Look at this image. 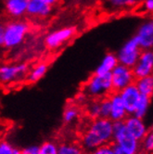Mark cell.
Masks as SVG:
<instances>
[{"label":"cell","instance_id":"6da1fadb","mask_svg":"<svg viewBox=\"0 0 153 154\" xmlns=\"http://www.w3.org/2000/svg\"><path fill=\"white\" fill-rule=\"evenodd\" d=\"M113 141V122L111 119L97 118L89 120L81 131L79 143L84 151L89 154L100 146L111 144Z\"/></svg>","mask_w":153,"mask_h":154},{"label":"cell","instance_id":"7a4b0ae2","mask_svg":"<svg viewBox=\"0 0 153 154\" xmlns=\"http://www.w3.org/2000/svg\"><path fill=\"white\" fill-rule=\"evenodd\" d=\"M30 26L23 20H12L0 28V44L7 49L21 45L29 32Z\"/></svg>","mask_w":153,"mask_h":154},{"label":"cell","instance_id":"3957f363","mask_svg":"<svg viewBox=\"0 0 153 154\" xmlns=\"http://www.w3.org/2000/svg\"><path fill=\"white\" fill-rule=\"evenodd\" d=\"M113 92L112 73L96 74L94 73L89 77L82 87V94L88 100L106 97Z\"/></svg>","mask_w":153,"mask_h":154},{"label":"cell","instance_id":"277c9868","mask_svg":"<svg viewBox=\"0 0 153 154\" xmlns=\"http://www.w3.org/2000/svg\"><path fill=\"white\" fill-rule=\"evenodd\" d=\"M112 143L123 147L129 152L136 154L141 150L140 141L135 138L127 130L124 122L113 123V141Z\"/></svg>","mask_w":153,"mask_h":154},{"label":"cell","instance_id":"5b68a950","mask_svg":"<svg viewBox=\"0 0 153 154\" xmlns=\"http://www.w3.org/2000/svg\"><path fill=\"white\" fill-rule=\"evenodd\" d=\"M141 52L142 49L139 47L136 39L132 37L122 46V48L117 52L116 56L120 64L133 69L139 60Z\"/></svg>","mask_w":153,"mask_h":154},{"label":"cell","instance_id":"8992f818","mask_svg":"<svg viewBox=\"0 0 153 154\" xmlns=\"http://www.w3.org/2000/svg\"><path fill=\"white\" fill-rule=\"evenodd\" d=\"M112 78L113 92H121L125 87L135 84L136 80L133 69L120 63L112 72Z\"/></svg>","mask_w":153,"mask_h":154},{"label":"cell","instance_id":"52a82bcc","mask_svg":"<svg viewBox=\"0 0 153 154\" xmlns=\"http://www.w3.org/2000/svg\"><path fill=\"white\" fill-rule=\"evenodd\" d=\"M28 74V66L25 63L5 64L0 68V80L5 85L18 82Z\"/></svg>","mask_w":153,"mask_h":154},{"label":"cell","instance_id":"ba28073f","mask_svg":"<svg viewBox=\"0 0 153 154\" xmlns=\"http://www.w3.org/2000/svg\"><path fill=\"white\" fill-rule=\"evenodd\" d=\"M75 34V29L73 27H64L56 30L47 35L45 38V44L49 49H58L62 47L65 43L71 40Z\"/></svg>","mask_w":153,"mask_h":154},{"label":"cell","instance_id":"9c48e42d","mask_svg":"<svg viewBox=\"0 0 153 154\" xmlns=\"http://www.w3.org/2000/svg\"><path fill=\"white\" fill-rule=\"evenodd\" d=\"M134 37L142 50L153 49V18L145 20L138 26Z\"/></svg>","mask_w":153,"mask_h":154},{"label":"cell","instance_id":"30bf717a","mask_svg":"<svg viewBox=\"0 0 153 154\" xmlns=\"http://www.w3.org/2000/svg\"><path fill=\"white\" fill-rule=\"evenodd\" d=\"M136 79L153 73V49L142 50L137 63L133 68Z\"/></svg>","mask_w":153,"mask_h":154},{"label":"cell","instance_id":"8fae6325","mask_svg":"<svg viewBox=\"0 0 153 154\" xmlns=\"http://www.w3.org/2000/svg\"><path fill=\"white\" fill-rule=\"evenodd\" d=\"M122 97L126 112L129 115H133L136 112V109L138 103V100L141 97V93L138 90L136 84H132L125 87L121 92H119Z\"/></svg>","mask_w":153,"mask_h":154},{"label":"cell","instance_id":"7c38bea8","mask_svg":"<svg viewBox=\"0 0 153 154\" xmlns=\"http://www.w3.org/2000/svg\"><path fill=\"white\" fill-rule=\"evenodd\" d=\"M124 125H125L127 130L130 132V134L139 141L143 139L144 137L149 131L148 126L144 123L143 119L138 118V117L135 116L134 114L128 115V117L124 121Z\"/></svg>","mask_w":153,"mask_h":154},{"label":"cell","instance_id":"4fadbf2b","mask_svg":"<svg viewBox=\"0 0 153 154\" xmlns=\"http://www.w3.org/2000/svg\"><path fill=\"white\" fill-rule=\"evenodd\" d=\"M52 7L53 6L46 3L43 0H31L26 14L32 19L44 20L51 15Z\"/></svg>","mask_w":153,"mask_h":154},{"label":"cell","instance_id":"5bb4252c","mask_svg":"<svg viewBox=\"0 0 153 154\" xmlns=\"http://www.w3.org/2000/svg\"><path fill=\"white\" fill-rule=\"evenodd\" d=\"M112 102V112L110 119L112 122H121L124 121L128 117V113L126 112V109L124 107V101L122 100V97L119 92H112L109 96Z\"/></svg>","mask_w":153,"mask_h":154},{"label":"cell","instance_id":"9a60e30c","mask_svg":"<svg viewBox=\"0 0 153 154\" xmlns=\"http://www.w3.org/2000/svg\"><path fill=\"white\" fill-rule=\"evenodd\" d=\"M31 0H5L6 13L14 20L20 19L27 13L28 5Z\"/></svg>","mask_w":153,"mask_h":154},{"label":"cell","instance_id":"2e32d148","mask_svg":"<svg viewBox=\"0 0 153 154\" xmlns=\"http://www.w3.org/2000/svg\"><path fill=\"white\" fill-rule=\"evenodd\" d=\"M119 64L118 58L113 53H108L103 57L100 63L98 64L94 73L96 74H107L112 73V72L115 69L116 66Z\"/></svg>","mask_w":153,"mask_h":154},{"label":"cell","instance_id":"e0dca14e","mask_svg":"<svg viewBox=\"0 0 153 154\" xmlns=\"http://www.w3.org/2000/svg\"><path fill=\"white\" fill-rule=\"evenodd\" d=\"M82 114V109L78 104L70 103L65 107L63 114H62V120L65 125H72L78 121Z\"/></svg>","mask_w":153,"mask_h":154},{"label":"cell","instance_id":"ac0fdd59","mask_svg":"<svg viewBox=\"0 0 153 154\" xmlns=\"http://www.w3.org/2000/svg\"><path fill=\"white\" fill-rule=\"evenodd\" d=\"M59 154H87L79 142L63 141L60 143Z\"/></svg>","mask_w":153,"mask_h":154},{"label":"cell","instance_id":"d6986e66","mask_svg":"<svg viewBox=\"0 0 153 154\" xmlns=\"http://www.w3.org/2000/svg\"><path fill=\"white\" fill-rule=\"evenodd\" d=\"M135 84L136 85L141 95L152 97L153 95V73L142 78L136 79Z\"/></svg>","mask_w":153,"mask_h":154},{"label":"cell","instance_id":"ffe728a7","mask_svg":"<svg viewBox=\"0 0 153 154\" xmlns=\"http://www.w3.org/2000/svg\"><path fill=\"white\" fill-rule=\"evenodd\" d=\"M47 64L46 63H39L35 65L34 68H32L27 74L26 77V81L29 84H35L38 82L40 79H42L44 76L46 75L47 72Z\"/></svg>","mask_w":153,"mask_h":154},{"label":"cell","instance_id":"44dd1931","mask_svg":"<svg viewBox=\"0 0 153 154\" xmlns=\"http://www.w3.org/2000/svg\"><path fill=\"white\" fill-rule=\"evenodd\" d=\"M84 113L91 120L100 118V100L94 98L86 101L84 105Z\"/></svg>","mask_w":153,"mask_h":154},{"label":"cell","instance_id":"7402d4cb","mask_svg":"<svg viewBox=\"0 0 153 154\" xmlns=\"http://www.w3.org/2000/svg\"><path fill=\"white\" fill-rule=\"evenodd\" d=\"M150 102H151V97H148V96H145V95H141L134 115L138 117V118L143 119L148 113Z\"/></svg>","mask_w":153,"mask_h":154},{"label":"cell","instance_id":"603a6c76","mask_svg":"<svg viewBox=\"0 0 153 154\" xmlns=\"http://www.w3.org/2000/svg\"><path fill=\"white\" fill-rule=\"evenodd\" d=\"M138 0H107V4L112 9L119 10L132 8L136 5Z\"/></svg>","mask_w":153,"mask_h":154},{"label":"cell","instance_id":"cb8c5ba5","mask_svg":"<svg viewBox=\"0 0 153 154\" xmlns=\"http://www.w3.org/2000/svg\"><path fill=\"white\" fill-rule=\"evenodd\" d=\"M60 143L55 140H47L39 146L40 154H59Z\"/></svg>","mask_w":153,"mask_h":154},{"label":"cell","instance_id":"d4e9b609","mask_svg":"<svg viewBox=\"0 0 153 154\" xmlns=\"http://www.w3.org/2000/svg\"><path fill=\"white\" fill-rule=\"evenodd\" d=\"M141 150L148 154H153V129L149 130L144 138L140 141Z\"/></svg>","mask_w":153,"mask_h":154},{"label":"cell","instance_id":"484cf974","mask_svg":"<svg viewBox=\"0 0 153 154\" xmlns=\"http://www.w3.org/2000/svg\"><path fill=\"white\" fill-rule=\"evenodd\" d=\"M111 112H112V102L109 96L100 98V118L110 119Z\"/></svg>","mask_w":153,"mask_h":154},{"label":"cell","instance_id":"4316f807","mask_svg":"<svg viewBox=\"0 0 153 154\" xmlns=\"http://www.w3.org/2000/svg\"><path fill=\"white\" fill-rule=\"evenodd\" d=\"M0 154H23L21 149L15 148L11 143L3 139L0 143Z\"/></svg>","mask_w":153,"mask_h":154},{"label":"cell","instance_id":"83f0119b","mask_svg":"<svg viewBox=\"0 0 153 154\" xmlns=\"http://www.w3.org/2000/svg\"><path fill=\"white\" fill-rule=\"evenodd\" d=\"M89 154H115V152L112 147V143H111V144L100 146L99 148L96 149Z\"/></svg>","mask_w":153,"mask_h":154},{"label":"cell","instance_id":"f1b7e54d","mask_svg":"<svg viewBox=\"0 0 153 154\" xmlns=\"http://www.w3.org/2000/svg\"><path fill=\"white\" fill-rule=\"evenodd\" d=\"M23 154H40V147L36 145L29 146L21 149Z\"/></svg>","mask_w":153,"mask_h":154},{"label":"cell","instance_id":"f546056e","mask_svg":"<svg viewBox=\"0 0 153 154\" xmlns=\"http://www.w3.org/2000/svg\"><path fill=\"white\" fill-rule=\"evenodd\" d=\"M112 147H113L115 154H133V153L129 152L128 150H126L125 149H124L123 147L115 144V143H112Z\"/></svg>","mask_w":153,"mask_h":154},{"label":"cell","instance_id":"4dcf8cb0","mask_svg":"<svg viewBox=\"0 0 153 154\" xmlns=\"http://www.w3.org/2000/svg\"><path fill=\"white\" fill-rule=\"evenodd\" d=\"M143 8L148 13H153V0H145Z\"/></svg>","mask_w":153,"mask_h":154},{"label":"cell","instance_id":"1f68e13d","mask_svg":"<svg viewBox=\"0 0 153 154\" xmlns=\"http://www.w3.org/2000/svg\"><path fill=\"white\" fill-rule=\"evenodd\" d=\"M43 1H45L46 3L51 5V6H54V5H56L58 3L59 0H43Z\"/></svg>","mask_w":153,"mask_h":154},{"label":"cell","instance_id":"d6a6232c","mask_svg":"<svg viewBox=\"0 0 153 154\" xmlns=\"http://www.w3.org/2000/svg\"><path fill=\"white\" fill-rule=\"evenodd\" d=\"M136 154H148V153H147L146 151H143V150H140L138 153H136Z\"/></svg>","mask_w":153,"mask_h":154}]
</instances>
